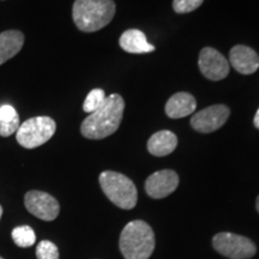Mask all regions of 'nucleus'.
Masks as SVG:
<instances>
[{"label": "nucleus", "instance_id": "1", "mask_svg": "<svg viewBox=\"0 0 259 259\" xmlns=\"http://www.w3.org/2000/svg\"><path fill=\"white\" fill-rule=\"evenodd\" d=\"M125 111L124 99L112 94L97 111L89 114L80 125V132L88 139H103L118 131Z\"/></svg>", "mask_w": 259, "mask_h": 259}, {"label": "nucleus", "instance_id": "2", "mask_svg": "<svg viewBox=\"0 0 259 259\" xmlns=\"http://www.w3.org/2000/svg\"><path fill=\"white\" fill-rule=\"evenodd\" d=\"M113 0H76L72 17L76 27L84 32H94L108 25L115 15Z\"/></svg>", "mask_w": 259, "mask_h": 259}, {"label": "nucleus", "instance_id": "3", "mask_svg": "<svg viewBox=\"0 0 259 259\" xmlns=\"http://www.w3.org/2000/svg\"><path fill=\"white\" fill-rule=\"evenodd\" d=\"M119 247L125 259H149L155 248L154 231L142 220L128 222L120 234Z\"/></svg>", "mask_w": 259, "mask_h": 259}, {"label": "nucleus", "instance_id": "4", "mask_svg": "<svg viewBox=\"0 0 259 259\" xmlns=\"http://www.w3.org/2000/svg\"><path fill=\"white\" fill-rule=\"evenodd\" d=\"M103 193L118 208L131 210L137 204V189L134 181L124 174L113 170H105L99 177Z\"/></svg>", "mask_w": 259, "mask_h": 259}, {"label": "nucleus", "instance_id": "5", "mask_svg": "<svg viewBox=\"0 0 259 259\" xmlns=\"http://www.w3.org/2000/svg\"><path fill=\"white\" fill-rule=\"evenodd\" d=\"M56 121L50 116H35L19 125L16 139L21 147L35 149L47 143L56 134Z\"/></svg>", "mask_w": 259, "mask_h": 259}, {"label": "nucleus", "instance_id": "6", "mask_svg": "<svg viewBox=\"0 0 259 259\" xmlns=\"http://www.w3.org/2000/svg\"><path fill=\"white\" fill-rule=\"evenodd\" d=\"M212 245L220 254L231 259H248L257 252V247L251 239L228 232L213 236Z\"/></svg>", "mask_w": 259, "mask_h": 259}, {"label": "nucleus", "instance_id": "7", "mask_svg": "<svg viewBox=\"0 0 259 259\" xmlns=\"http://www.w3.org/2000/svg\"><path fill=\"white\" fill-rule=\"evenodd\" d=\"M24 205L31 215L44 221H53L60 212L58 200L42 191H29L24 197Z\"/></svg>", "mask_w": 259, "mask_h": 259}, {"label": "nucleus", "instance_id": "8", "mask_svg": "<svg viewBox=\"0 0 259 259\" xmlns=\"http://www.w3.org/2000/svg\"><path fill=\"white\" fill-rule=\"evenodd\" d=\"M231 111L225 105H213L197 112L191 119V126L200 134H210L221 128L228 120Z\"/></svg>", "mask_w": 259, "mask_h": 259}, {"label": "nucleus", "instance_id": "9", "mask_svg": "<svg viewBox=\"0 0 259 259\" xmlns=\"http://www.w3.org/2000/svg\"><path fill=\"white\" fill-rule=\"evenodd\" d=\"M198 65L200 72L210 80H221L229 73V63L215 48L205 47L200 51Z\"/></svg>", "mask_w": 259, "mask_h": 259}, {"label": "nucleus", "instance_id": "10", "mask_svg": "<svg viewBox=\"0 0 259 259\" xmlns=\"http://www.w3.org/2000/svg\"><path fill=\"white\" fill-rule=\"evenodd\" d=\"M179 185V177L174 170L162 169L151 174L145 181V191L154 199L166 198Z\"/></svg>", "mask_w": 259, "mask_h": 259}, {"label": "nucleus", "instance_id": "11", "mask_svg": "<svg viewBox=\"0 0 259 259\" xmlns=\"http://www.w3.org/2000/svg\"><path fill=\"white\" fill-rule=\"evenodd\" d=\"M229 60L233 67L242 74H252L259 69V57L252 48L238 45L229 52Z\"/></svg>", "mask_w": 259, "mask_h": 259}, {"label": "nucleus", "instance_id": "12", "mask_svg": "<svg viewBox=\"0 0 259 259\" xmlns=\"http://www.w3.org/2000/svg\"><path fill=\"white\" fill-rule=\"evenodd\" d=\"M196 99L189 93H177L168 100L164 107L166 114L171 119H180L196 111Z\"/></svg>", "mask_w": 259, "mask_h": 259}, {"label": "nucleus", "instance_id": "13", "mask_svg": "<svg viewBox=\"0 0 259 259\" xmlns=\"http://www.w3.org/2000/svg\"><path fill=\"white\" fill-rule=\"evenodd\" d=\"M119 45L125 52L131 54H145L155 51L154 45L149 44L144 32L138 29H128L122 32Z\"/></svg>", "mask_w": 259, "mask_h": 259}, {"label": "nucleus", "instance_id": "14", "mask_svg": "<svg viewBox=\"0 0 259 259\" xmlns=\"http://www.w3.org/2000/svg\"><path fill=\"white\" fill-rule=\"evenodd\" d=\"M178 145V137L176 134L168 130L158 131L151 136L148 141V150L154 156H167L176 150Z\"/></svg>", "mask_w": 259, "mask_h": 259}, {"label": "nucleus", "instance_id": "15", "mask_svg": "<svg viewBox=\"0 0 259 259\" xmlns=\"http://www.w3.org/2000/svg\"><path fill=\"white\" fill-rule=\"evenodd\" d=\"M24 45V35L19 30H6L0 34V65L19 53Z\"/></svg>", "mask_w": 259, "mask_h": 259}, {"label": "nucleus", "instance_id": "16", "mask_svg": "<svg viewBox=\"0 0 259 259\" xmlns=\"http://www.w3.org/2000/svg\"><path fill=\"white\" fill-rule=\"evenodd\" d=\"M19 115L11 105L0 106V136L10 137L19 128Z\"/></svg>", "mask_w": 259, "mask_h": 259}, {"label": "nucleus", "instance_id": "17", "mask_svg": "<svg viewBox=\"0 0 259 259\" xmlns=\"http://www.w3.org/2000/svg\"><path fill=\"white\" fill-rule=\"evenodd\" d=\"M12 240L18 247H31L36 241V235L29 226H19L12 231Z\"/></svg>", "mask_w": 259, "mask_h": 259}, {"label": "nucleus", "instance_id": "18", "mask_svg": "<svg viewBox=\"0 0 259 259\" xmlns=\"http://www.w3.org/2000/svg\"><path fill=\"white\" fill-rule=\"evenodd\" d=\"M106 97V94L102 89H93L85 97V101L83 103V111L92 114L103 105Z\"/></svg>", "mask_w": 259, "mask_h": 259}, {"label": "nucleus", "instance_id": "19", "mask_svg": "<svg viewBox=\"0 0 259 259\" xmlns=\"http://www.w3.org/2000/svg\"><path fill=\"white\" fill-rule=\"evenodd\" d=\"M37 259H59V250L57 245L50 240H42L36 247Z\"/></svg>", "mask_w": 259, "mask_h": 259}, {"label": "nucleus", "instance_id": "20", "mask_svg": "<svg viewBox=\"0 0 259 259\" xmlns=\"http://www.w3.org/2000/svg\"><path fill=\"white\" fill-rule=\"evenodd\" d=\"M204 0H173V10L177 14H189L197 10Z\"/></svg>", "mask_w": 259, "mask_h": 259}, {"label": "nucleus", "instance_id": "21", "mask_svg": "<svg viewBox=\"0 0 259 259\" xmlns=\"http://www.w3.org/2000/svg\"><path fill=\"white\" fill-rule=\"evenodd\" d=\"M253 124H254L255 127H257V128L259 130V108H258V111H257V113H255V115H254Z\"/></svg>", "mask_w": 259, "mask_h": 259}, {"label": "nucleus", "instance_id": "22", "mask_svg": "<svg viewBox=\"0 0 259 259\" xmlns=\"http://www.w3.org/2000/svg\"><path fill=\"white\" fill-rule=\"evenodd\" d=\"M255 206H257V211L259 212V196H258V198H257V202H255Z\"/></svg>", "mask_w": 259, "mask_h": 259}, {"label": "nucleus", "instance_id": "23", "mask_svg": "<svg viewBox=\"0 0 259 259\" xmlns=\"http://www.w3.org/2000/svg\"><path fill=\"white\" fill-rule=\"evenodd\" d=\"M2 215H3V206L0 205V219H2Z\"/></svg>", "mask_w": 259, "mask_h": 259}, {"label": "nucleus", "instance_id": "24", "mask_svg": "<svg viewBox=\"0 0 259 259\" xmlns=\"http://www.w3.org/2000/svg\"><path fill=\"white\" fill-rule=\"evenodd\" d=\"M0 259H4V258H2V257H0Z\"/></svg>", "mask_w": 259, "mask_h": 259}]
</instances>
